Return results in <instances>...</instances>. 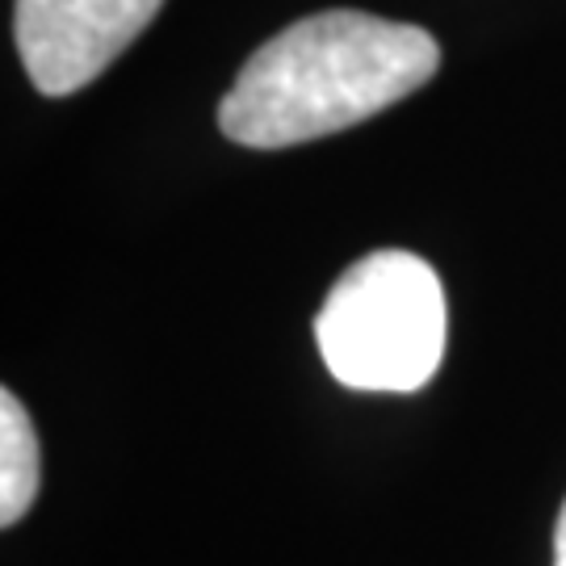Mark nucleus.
Masks as SVG:
<instances>
[{"label": "nucleus", "mask_w": 566, "mask_h": 566, "mask_svg": "<svg viewBox=\"0 0 566 566\" xmlns=\"http://www.w3.org/2000/svg\"><path fill=\"white\" fill-rule=\"evenodd\" d=\"M446 290L428 261L403 248L369 252L332 285L315 340L332 378L353 390L428 386L446 357Z\"/></svg>", "instance_id": "nucleus-2"}, {"label": "nucleus", "mask_w": 566, "mask_h": 566, "mask_svg": "<svg viewBox=\"0 0 566 566\" xmlns=\"http://www.w3.org/2000/svg\"><path fill=\"white\" fill-rule=\"evenodd\" d=\"M441 67L437 39L357 9H327L256 46L219 105L231 143L273 151L348 130L424 88Z\"/></svg>", "instance_id": "nucleus-1"}, {"label": "nucleus", "mask_w": 566, "mask_h": 566, "mask_svg": "<svg viewBox=\"0 0 566 566\" xmlns=\"http://www.w3.org/2000/svg\"><path fill=\"white\" fill-rule=\"evenodd\" d=\"M42 479V449L34 424L13 390L0 395V525L13 528L30 512Z\"/></svg>", "instance_id": "nucleus-4"}, {"label": "nucleus", "mask_w": 566, "mask_h": 566, "mask_svg": "<svg viewBox=\"0 0 566 566\" xmlns=\"http://www.w3.org/2000/svg\"><path fill=\"white\" fill-rule=\"evenodd\" d=\"M164 0H18L13 39L42 97L93 84L156 21Z\"/></svg>", "instance_id": "nucleus-3"}, {"label": "nucleus", "mask_w": 566, "mask_h": 566, "mask_svg": "<svg viewBox=\"0 0 566 566\" xmlns=\"http://www.w3.org/2000/svg\"><path fill=\"white\" fill-rule=\"evenodd\" d=\"M554 566H566V504L563 516H558V528H554Z\"/></svg>", "instance_id": "nucleus-5"}]
</instances>
